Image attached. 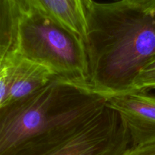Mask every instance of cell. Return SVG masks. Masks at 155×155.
<instances>
[{"label":"cell","mask_w":155,"mask_h":155,"mask_svg":"<svg viewBox=\"0 0 155 155\" xmlns=\"http://www.w3.org/2000/svg\"><path fill=\"white\" fill-rule=\"evenodd\" d=\"M87 87L104 98L131 91L155 54V0H83Z\"/></svg>","instance_id":"6da1fadb"},{"label":"cell","mask_w":155,"mask_h":155,"mask_svg":"<svg viewBox=\"0 0 155 155\" xmlns=\"http://www.w3.org/2000/svg\"><path fill=\"white\" fill-rule=\"evenodd\" d=\"M105 105V98L54 78L34 93L0 108V155L52 130L86 120Z\"/></svg>","instance_id":"7a4b0ae2"},{"label":"cell","mask_w":155,"mask_h":155,"mask_svg":"<svg viewBox=\"0 0 155 155\" xmlns=\"http://www.w3.org/2000/svg\"><path fill=\"white\" fill-rule=\"evenodd\" d=\"M105 104L119 114L132 147L155 143V95L131 91L107 97Z\"/></svg>","instance_id":"5b68a950"},{"label":"cell","mask_w":155,"mask_h":155,"mask_svg":"<svg viewBox=\"0 0 155 155\" xmlns=\"http://www.w3.org/2000/svg\"><path fill=\"white\" fill-rule=\"evenodd\" d=\"M151 89H155V54L141 70L131 91L148 92Z\"/></svg>","instance_id":"9c48e42d"},{"label":"cell","mask_w":155,"mask_h":155,"mask_svg":"<svg viewBox=\"0 0 155 155\" xmlns=\"http://www.w3.org/2000/svg\"><path fill=\"white\" fill-rule=\"evenodd\" d=\"M43 13L85 44L86 19L83 0H32Z\"/></svg>","instance_id":"52a82bcc"},{"label":"cell","mask_w":155,"mask_h":155,"mask_svg":"<svg viewBox=\"0 0 155 155\" xmlns=\"http://www.w3.org/2000/svg\"><path fill=\"white\" fill-rule=\"evenodd\" d=\"M130 147L119 114L105 104L93 116L41 135L5 155H124Z\"/></svg>","instance_id":"277c9868"},{"label":"cell","mask_w":155,"mask_h":155,"mask_svg":"<svg viewBox=\"0 0 155 155\" xmlns=\"http://www.w3.org/2000/svg\"><path fill=\"white\" fill-rule=\"evenodd\" d=\"M17 1V51L45 67L55 78L88 89L84 42L39 10L32 0Z\"/></svg>","instance_id":"3957f363"},{"label":"cell","mask_w":155,"mask_h":155,"mask_svg":"<svg viewBox=\"0 0 155 155\" xmlns=\"http://www.w3.org/2000/svg\"><path fill=\"white\" fill-rule=\"evenodd\" d=\"M9 92V72L7 58L0 62V108L6 104Z\"/></svg>","instance_id":"30bf717a"},{"label":"cell","mask_w":155,"mask_h":155,"mask_svg":"<svg viewBox=\"0 0 155 155\" xmlns=\"http://www.w3.org/2000/svg\"><path fill=\"white\" fill-rule=\"evenodd\" d=\"M7 61L9 92L5 104L34 93L55 78L45 67L25 58L18 51L7 57Z\"/></svg>","instance_id":"8992f818"},{"label":"cell","mask_w":155,"mask_h":155,"mask_svg":"<svg viewBox=\"0 0 155 155\" xmlns=\"http://www.w3.org/2000/svg\"><path fill=\"white\" fill-rule=\"evenodd\" d=\"M17 0H0V62L18 48Z\"/></svg>","instance_id":"ba28073f"},{"label":"cell","mask_w":155,"mask_h":155,"mask_svg":"<svg viewBox=\"0 0 155 155\" xmlns=\"http://www.w3.org/2000/svg\"><path fill=\"white\" fill-rule=\"evenodd\" d=\"M124 155H155V143L131 146Z\"/></svg>","instance_id":"8fae6325"}]
</instances>
